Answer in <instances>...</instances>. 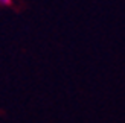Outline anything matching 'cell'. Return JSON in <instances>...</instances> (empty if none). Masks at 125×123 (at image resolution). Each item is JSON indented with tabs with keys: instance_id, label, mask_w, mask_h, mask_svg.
<instances>
[{
	"instance_id": "obj_1",
	"label": "cell",
	"mask_w": 125,
	"mask_h": 123,
	"mask_svg": "<svg viewBox=\"0 0 125 123\" xmlns=\"http://www.w3.org/2000/svg\"><path fill=\"white\" fill-rule=\"evenodd\" d=\"M0 5H2V6H9L11 0H0Z\"/></svg>"
}]
</instances>
